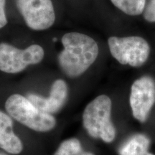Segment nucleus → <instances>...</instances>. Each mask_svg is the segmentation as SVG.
<instances>
[{
    "instance_id": "obj_4",
    "label": "nucleus",
    "mask_w": 155,
    "mask_h": 155,
    "mask_svg": "<svg viewBox=\"0 0 155 155\" xmlns=\"http://www.w3.org/2000/svg\"><path fill=\"white\" fill-rule=\"evenodd\" d=\"M108 45L111 55L121 65L141 67L150 55V44L139 36L110 37Z\"/></svg>"
},
{
    "instance_id": "obj_3",
    "label": "nucleus",
    "mask_w": 155,
    "mask_h": 155,
    "mask_svg": "<svg viewBox=\"0 0 155 155\" xmlns=\"http://www.w3.org/2000/svg\"><path fill=\"white\" fill-rule=\"evenodd\" d=\"M5 108L9 116L36 131H50L56 124L55 119L51 114L40 111L20 94L9 96L5 101Z\"/></svg>"
},
{
    "instance_id": "obj_10",
    "label": "nucleus",
    "mask_w": 155,
    "mask_h": 155,
    "mask_svg": "<svg viewBox=\"0 0 155 155\" xmlns=\"http://www.w3.org/2000/svg\"><path fill=\"white\" fill-rule=\"evenodd\" d=\"M150 140L142 134L131 137L119 150V155H154L149 152Z\"/></svg>"
},
{
    "instance_id": "obj_11",
    "label": "nucleus",
    "mask_w": 155,
    "mask_h": 155,
    "mask_svg": "<svg viewBox=\"0 0 155 155\" xmlns=\"http://www.w3.org/2000/svg\"><path fill=\"white\" fill-rule=\"evenodd\" d=\"M117 9L129 16H138L144 12L147 0H111Z\"/></svg>"
},
{
    "instance_id": "obj_1",
    "label": "nucleus",
    "mask_w": 155,
    "mask_h": 155,
    "mask_svg": "<svg viewBox=\"0 0 155 155\" xmlns=\"http://www.w3.org/2000/svg\"><path fill=\"white\" fill-rule=\"evenodd\" d=\"M64 49L58 55L62 71L70 78L85 73L96 61L99 48L91 37L80 32H68L61 39Z\"/></svg>"
},
{
    "instance_id": "obj_2",
    "label": "nucleus",
    "mask_w": 155,
    "mask_h": 155,
    "mask_svg": "<svg viewBox=\"0 0 155 155\" xmlns=\"http://www.w3.org/2000/svg\"><path fill=\"white\" fill-rule=\"evenodd\" d=\"M112 103L106 95H101L86 106L83 114V124L88 134L111 143L116 137V129L111 119Z\"/></svg>"
},
{
    "instance_id": "obj_9",
    "label": "nucleus",
    "mask_w": 155,
    "mask_h": 155,
    "mask_svg": "<svg viewBox=\"0 0 155 155\" xmlns=\"http://www.w3.org/2000/svg\"><path fill=\"white\" fill-rule=\"evenodd\" d=\"M0 148L11 154L22 151V143L13 131L11 116L0 110Z\"/></svg>"
},
{
    "instance_id": "obj_12",
    "label": "nucleus",
    "mask_w": 155,
    "mask_h": 155,
    "mask_svg": "<svg viewBox=\"0 0 155 155\" xmlns=\"http://www.w3.org/2000/svg\"><path fill=\"white\" fill-rule=\"evenodd\" d=\"M54 155H95L91 152H85L82 150L78 139L72 138L64 141Z\"/></svg>"
},
{
    "instance_id": "obj_6",
    "label": "nucleus",
    "mask_w": 155,
    "mask_h": 155,
    "mask_svg": "<svg viewBox=\"0 0 155 155\" xmlns=\"http://www.w3.org/2000/svg\"><path fill=\"white\" fill-rule=\"evenodd\" d=\"M27 26L35 31L48 30L55 21L52 0H15Z\"/></svg>"
},
{
    "instance_id": "obj_7",
    "label": "nucleus",
    "mask_w": 155,
    "mask_h": 155,
    "mask_svg": "<svg viewBox=\"0 0 155 155\" xmlns=\"http://www.w3.org/2000/svg\"><path fill=\"white\" fill-rule=\"evenodd\" d=\"M129 103L134 117L146 122L155 104V81L152 77L143 75L133 83Z\"/></svg>"
},
{
    "instance_id": "obj_14",
    "label": "nucleus",
    "mask_w": 155,
    "mask_h": 155,
    "mask_svg": "<svg viewBox=\"0 0 155 155\" xmlns=\"http://www.w3.org/2000/svg\"><path fill=\"white\" fill-rule=\"evenodd\" d=\"M6 7L7 0H0V31L4 30L8 24Z\"/></svg>"
},
{
    "instance_id": "obj_13",
    "label": "nucleus",
    "mask_w": 155,
    "mask_h": 155,
    "mask_svg": "<svg viewBox=\"0 0 155 155\" xmlns=\"http://www.w3.org/2000/svg\"><path fill=\"white\" fill-rule=\"evenodd\" d=\"M143 17L147 22L155 23V0H150L147 4Z\"/></svg>"
},
{
    "instance_id": "obj_8",
    "label": "nucleus",
    "mask_w": 155,
    "mask_h": 155,
    "mask_svg": "<svg viewBox=\"0 0 155 155\" xmlns=\"http://www.w3.org/2000/svg\"><path fill=\"white\" fill-rule=\"evenodd\" d=\"M68 97V86L63 80L58 79L52 85L49 97L43 98L39 95L30 94L28 98L35 106L45 113L54 114L59 111L65 104Z\"/></svg>"
},
{
    "instance_id": "obj_5",
    "label": "nucleus",
    "mask_w": 155,
    "mask_h": 155,
    "mask_svg": "<svg viewBox=\"0 0 155 155\" xmlns=\"http://www.w3.org/2000/svg\"><path fill=\"white\" fill-rule=\"evenodd\" d=\"M44 56V49L39 45L19 49L9 42H0V71L9 74L22 72L29 65L40 63Z\"/></svg>"
}]
</instances>
